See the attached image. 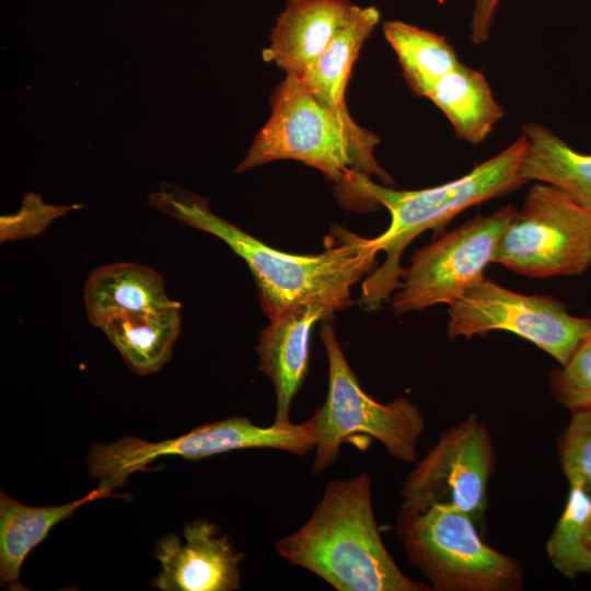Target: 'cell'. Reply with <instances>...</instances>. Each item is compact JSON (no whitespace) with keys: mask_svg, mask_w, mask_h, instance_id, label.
<instances>
[{"mask_svg":"<svg viewBox=\"0 0 591 591\" xmlns=\"http://www.w3.org/2000/svg\"><path fill=\"white\" fill-rule=\"evenodd\" d=\"M150 206L185 225L222 240L248 266L260 306L269 321L303 303H325L336 311L351 304L350 289L375 269L379 251L366 239L338 225L320 254L296 255L270 247L215 215L208 200L161 182Z\"/></svg>","mask_w":591,"mask_h":591,"instance_id":"cell-1","label":"cell"},{"mask_svg":"<svg viewBox=\"0 0 591 591\" xmlns=\"http://www.w3.org/2000/svg\"><path fill=\"white\" fill-rule=\"evenodd\" d=\"M275 548L337 591L432 590L406 576L385 548L367 473L329 482L308 521Z\"/></svg>","mask_w":591,"mask_h":591,"instance_id":"cell-2","label":"cell"},{"mask_svg":"<svg viewBox=\"0 0 591 591\" xmlns=\"http://www.w3.org/2000/svg\"><path fill=\"white\" fill-rule=\"evenodd\" d=\"M270 108L235 173L296 160L335 182L346 205L361 175H376L384 185L393 183L374 157L378 136L360 127L347 108L336 111L323 104L298 77L286 74L271 94Z\"/></svg>","mask_w":591,"mask_h":591,"instance_id":"cell-3","label":"cell"},{"mask_svg":"<svg viewBox=\"0 0 591 591\" xmlns=\"http://www.w3.org/2000/svg\"><path fill=\"white\" fill-rule=\"evenodd\" d=\"M525 146L526 139L522 135L464 176L425 189L397 190L376 184L369 176H360L354 193V207L381 205L391 215L389 228L372 239L376 250L385 252L386 258L364 279L360 306L375 310L398 289L403 273L401 256L416 236L426 230L438 231L468 207L525 184L519 173Z\"/></svg>","mask_w":591,"mask_h":591,"instance_id":"cell-4","label":"cell"},{"mask_svg":"<svg viewBox=\"0 0 591 591\" xmlns=\"http://www.w3.org/2000/svg\"><path fill=\"white\" fill-rule=\"evenodd\" d=\"M328 360V390L325 402L312 416L316 444L313 474L329 467L339 456L341 444L356 440L359 447L368 443L361 438L375 439L387 453L402 462L417 460V442L425 429V419L412 401L397 397L382 404L360 386L339 345L328 320L321 327Z\"/></svg>","mask_w":591,"mask_h":591,"instance_id":"cell-5","label":"cell"},{"mask_svg":"<svg viewBox=\"0 0 591 591\" xmlns=\"http://www.w3.org/2000/svg\"><path fill=\"white\" fill-rule=\"evenodd\" d=\"M396 535L409 560L437 591H517L520 565L480 538L476 522L449 506L401 509Z\"/></svg>","mask_w":591,"mask_h":591,"instance_id":"cell-6","label":"cell"},{"mask_svg":"<svg viewBox=\"0 0 591 591\" xmlns=\"http://www.w3.org/2000/svg\"><path fill=\"white\" fill-rule=\"evenodd\" d=\"M315 444L312 417L301 424L274 421L268 427L257 426L246 417H231L160 442L124 437L109 444L99 443L91 448L86 463L89 474L114 490L132 473L149 471L147 466L162 456L200 460L243 449H275L301 456Z\"/></svg>","mask_w":591,"mask_h":591,"instance_id":"cell-7","label":"cell"},{"mask_svg":"<svg viewBox=\"0 0 591 591\" xmlns=\"http://www.w3.org/2000/svg\"><path fill=\"white\" fill-rule=\"evenodd\" d=\"M494 262L532 278L580 275L591 266V215L557 187L534 184Z\"/></svg>","mask_w":591,"mask_h":591,"instance_id":"cell-8","label":"cell"},{"mask_svg":"<svg viewBox=\"0 0 591 591\" xmlns=\"http://www.w3.org/2000/svg\"><path fill=\"white\" fill-rule=\"evenodd\" d=\"M450 338L507 331L533 343L561 366L591 333V320L573 316L545 296L510 291L485 277L449 305Z\"/></svg>","mask_w":591,"mask_h":591,"instance_id":"cell-9","label":"cell"},{"mask_svg":"<svg viewBox=\"0 0 591 591\" xmlns=\"http://www.w3.org/2000/svg\"><path fill=\"white\" fill-rule=\"evenodd\" d=\"M515 211L509 205L478 216L417 251L392 300L395 313L450 305L483 279Z\"/></svg>","mask_w":591,"mask_h":591,"instance_id":"cell-10","label":"cell"},{"mask_svg":"<svg viewBox=\"0 0 591 591\" xmlns=\"http://www.w3.org/2000/svg\"><path fill=\"white\" fill-rule=\"evenodd\" d=\"M494 450L485 424L470 416L447 430L409 473L401 489L402 508L422 511L449 506L478 523L487 506Z\"/></svg>","mask_w":591,"mask_h":591,"instance_id":"cell-11","label":"cell"},{"mask_svg":"<svg viewBox=\"0 0 591 591\" xmlns=\"http://www.w3.org/2000/svg\"><path fill=\"white\" fill-rule=\"evenodd\" d=\"M184 542L169 534L155 544L153 556L161 572L153 586L162 591H232L240 589L239 565L243 554L235 553L215 523L199 519L187 523Z\"/></svg>","mask_w":591,"mask_h":591,"instance_id":"cell-12","label":"cell"},{"mask_svg":"<svg viewBox=\"0 0 591 591\" xmlns=\"http://www.w3.org/2000/svg\"><path fill=\"white\" fill-rule=\"evenodd\" d=\"M336 310L325 303H303L285 311L263 328L256 351L258 370L270 381L276 397V422L290 421V406L309 367L311 331Z\"/></svg>","mask_w":591,"mask_h":591,"instance_id":"cell-13","label":"cell"},{"mask_svg":"<svg viewBox=\"0 0 591 591\" xmlns=\"http://www.w3.org/2000/svg\"><path fill=\"white\" fill-rule=\"evenodd\" d=\"M357 8L349 0H287L263 59L300 78Z\"/></svg>","mask_w":591,"mask_h":591,"instance_id":"cell-14","label":"cell"},{"mask_svg":"<svg viewBox=\"0 0 591 591\" xmlns=\"http://www.w3.org/2000/svg\"><path fill=\"white\" fill-rule=\"evenodd\" d=\"M83 300L90 323L102 327L120 315L167 306L163 277L154 269L131 262H119L93 269L83 287Z\"/></svg>","mask_w":591,"mask_h":591,"instance_id":"cell-15","label":"cell"},{"mask_svg":"<svg viewBox=\"0 0 591 591\" xmlns=\"http://www.w3.org/2000/svg\"><path fill=\"white\" fill-rule=\"evenodd\" d=\"M120 497L107 485L101 484L86 496L60 506L30 507L18 502L4 491L0 493V582L1 587L21 591L20 571L27 554L50 530L70 518L77 509L88 502L104 498Z\"/></svg>","mask_w":591,"mask_h":591,"instance_id":"cell-16","label":"cell"},{"mask_svg":"<svg viewBox=\"0 0 591 591\" xmlns=\"http://www.w3.org/2000/svg\"><path fill=\"white\" fill-rule=\"evenodd\" d=\"M181 306L175 301L164 308L120 315L100 329L132 372L152 374L172 357L182 327Z\"/></svg>","mask_w":591,"mask_h":591,"instance_id":"cell-17","label":"cell"},{"mask_svg":"<svg viewBox=\"0 0 591 591\" xmlns=\"http://www.w3.org/2000/svg\"><path fill=\"white\" fill-rule=\"evenodd\" d=\"M519 173L524 183L541 182L557 187L591 215V153L572 149L546 127L528 123Z\"/></svg>","mask_w":591,"mask_h":591,"instance_id":"cell-18","label":"cell"},{"mask_svg":"<svg viewBox=\"0 0 591 591\" xmlns=\"http://www.w3.org/2000/svg\"><path fill=\"white\" fill-rule=\"evenodd\" d=\"M427 97L456 136L472 144L484 141L503 115L483 72L461 62L434 83Z\"/></svg>","mask_w":591,"mask_h":591,"instance_id":"cell-19","label":"cell"},{"mask_svg":"<svg viewBox=\"0 0 591 591\" xmlns=\"http://www.w3.org/2000/svg\"><path fill=\"white\" fill-rule=\"evenodd\" d=\"M381 19L375 7H359L299 78L329 108L346 109L345 93L359 51Z\"/></svg>","mask_w":591,"mask_h":591,"instance_id":"cell-20","label":"cell"},{"mask_svg":"<svg viewBox=\"0 0 591 591\" xmlns=\"http://www.w3.org/2000/svg\"><path fill=\"white\" fill-rule=\"evenodd\" d=\"M383 33L398 58L406 83L419 96L427 97L434 83L460 63L454 47L431 31L387 21Z\"/></svg>","mask_w":591,"mask_h":591,"instance_id":"cell-21","label":"cell"},{"mask_svg":"<svg viewBox=\"0 0 591 591\" xmlns=\"http://www.w3.org/2000/svg\"><path fill=\"white\" fill-rule=\"evenodd\" d=\"M569 486L564 512L547 541L546 552L554 568L572 579L591 571V547L587 530L591 493L581 485Z\"/></svg>","mask_w":591,"mask_h":591,"instance_id":"cell-22","label":"cell"},{"mask_svg":"<svg viewBox=\"0 0 591 591\" xmlns=\"http://www.w3.org/2000/svg\"><path fill=\"white\" fill-rule=\"evenodd\" d=\"M557 403L571 412L591 408V333L569 360L549 374Z\"/></svg>","mask_w":591,"mask_h":591,"instance_id":"cell-23","label":"cell"},{"mask_svg":"<svg viewBox=\"0 0 591 591\" xmlns=\"http://www.w3.org/2000/svg\"><path fill=\"white\" fill-rule=\"evenodd\" d=\"M558 453L569 485H581L591 493V408L571 412Z\"/></svg>","mask_w":591,"mask_h":591,"instance_id":"cell-24","label":"cell"},{"mask_svg":"<svg viewBox=\"0 0 591 591\" xmlns=\"http://www.w3.org/2000/svg\"><path fill=\"white\" fill-rule=\"evenodd\" d=\"M82 205L56 206L44 202L40 195H24L19 211L0 218V242L40 235L56 219Z\"/></svg>","mask_w":591,"mask_h":591,"instance_id":"cell-25","label":"cell"},{"mask_svg":"<svg viewBox=\"0 0 591 591\" xmlns=\"http://www.w3.org/2000/svg\"><path fill=\"white\" fill-rule=\"evenodd\" d=\"M500 0H475L471 18V40L474 44L485 43L490 34L496 9Z\"/></svg>","mask_w":591,"mask_h":591,"instance_id":"cell-26","label":"cell"},{"mask_svg":"<svg viewBox=\"0 0 591 591\" xmlns=\"http://www.w3.org/2000/svg\"><path fill=\"white\" fill-rule=\"evenodd\" d=\"M587 530H588V540L591 547V513L588 519Z\"/></svg>","mask_w":591,"mask_h":591,"instance_id":"cell-27","label":"cell"}]
</instances>
